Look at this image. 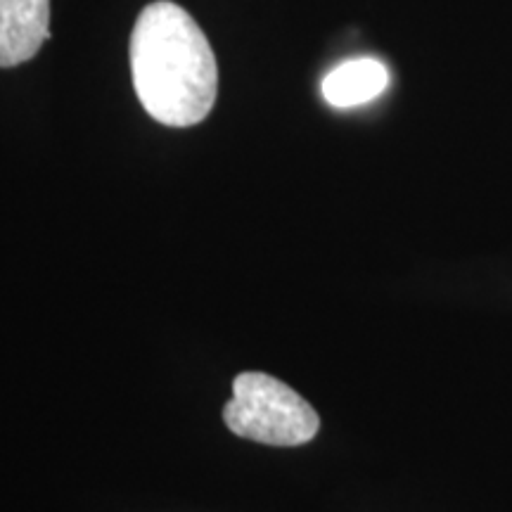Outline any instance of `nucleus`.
Returning a JSON list of instances; mask_svg holds the SVG:
<instances>
[{"label":"nucleus","mask_w":512,"mask_h":512,"mask_svg":"<svg viewBox=\"0 0 512 512\" xmlns=\"http://www.w3.org/2000/svg\"><path fill=\"white\" fill-rule=\"evenodd\" d=\"M131 74L140 105L159 124L188 128L209 117L219 67L204 31L171 0L140 12L131 34Z\"/></svg>","instance_id":"obj_1"},{"label":"nucleus","mask_w":512,"mask_h":512,"mask_svg":"<svg viewBox=\"0 0 512 512\" xmlns=\"http://www.w3.org/2000/svg\"><path fill=\"white\" fill-rule=\"evenodd\" d=\"M228 430L266 446H302L316 437L320 418L304 396L266 373H242L223 408Z\"/></svg>","instance_id":"obj_2"},{"label":"nucleus","mask_w":512,"mask_h":512,"mask_svg":"<svg viewBox=\"0 0 512 512\" xmlns=\"http://www.w3.org/2000/svg\"><path fill=\"white\" fill-rule=\"evenodd\" d=\"M50 38V0H0V67L29 62Z\"/></svg>","instance_id":"obj_3"},{"label":"nucleus","mask_w":512,"mask_h":512,"mask_svg":"<svg viewBox=\"0 0 512 512\" xmlns=\"http://www.w3.org/2000/svg\"><path fill=\"white\" fill-rule=\"evenodd\" d=\"M389 86V72L380 60L373 57H358L347 60L323 79V98L337 110L366 105V102L380 98Z\"/></svg>","instance_id":"obj_4"}]
</instances>
